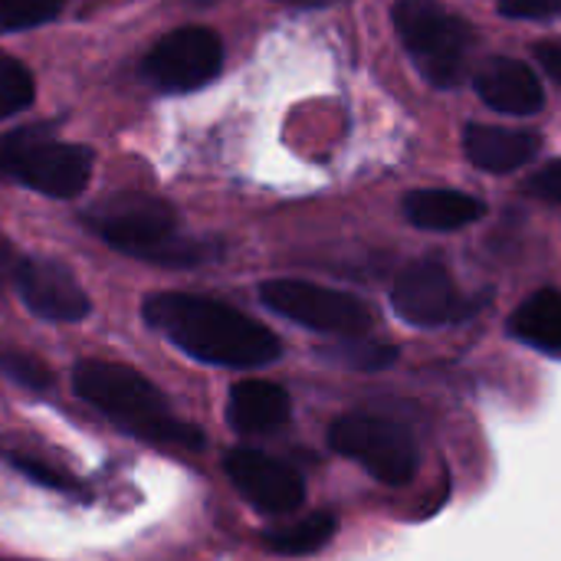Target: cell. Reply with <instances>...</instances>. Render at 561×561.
<instances>
[{"label": "cell", "instance_id": "2e32d148", "mask_svg": "<svg viewBox=\"0 0 561 561\" xmlns=\"http://www.w3.org/2000/svg\"><path fill=\"white\" fill-rule=\"evenodd\" d=\"M510 335L546 355H561V293L539 289L533 293L510 319Z\"/></svg>", "mask_w": 561, "mask_h": 561}, {"label": "cell", "instance_id": "3957f363", "mask_svg": "<svg viewBox=\"0 0 561 561\" xmlns=\"http://www.w3.org/2000/svg\"><path fill=\"white\" fill-rule=\"evenodd\" d=\"M76 394L108 417L118 431L168 447H204L194 424L171 414L168 398L135 368L115 362H79L72 371Z\"/></svg>", "mask_w": 561, "mask_h": 561}, {"label": "cell", "instance_id": "5bb4252c", "mask_svg": "<svg viewBox=\"0 0 561 561\" xmlns=\"http://www.w3.org/2000/svg\"><path fill=\"white\" fill-rule=\"evenodd\" d=\"M293 417L289 394L273 381H240L227 398V424L237 434H273Z\"/></svg>", "mask_w": 561, "mask_h": 561}, {"label": "cell", "instance_id": "e0dca14e", "mask_svg": "<svg viewBox=\"0 0 561 561\" xmlns=\"http://www.w3.org/2000/svg\"><path fill=\"white\" fill-rule=\"evenodd\" d=\"M335 529H339V523L329 513H312L283 529H270L263 539H266L270 552L286 556V559H302V556H316L319 549H325L332 542Z\"/></svg>", "mask_w": 561, "mask_h": 561}, {"label": "cell", "instance_id": "44dd1931", "mask_svg": "<svg viewBox=\"0 0 561 561\" xmlns=\"http://www.w3.org/2000/svg\"><path fill=\"white\" fill-rule=\"evenodd\" d=\"M66 0H0V33L33 30L53 20Z\"/></svg>", "mask_w": 561, "mask_h": 561}, {"label": "cell", "instance_id": "8fae6325", "mask_svg": "<svg viewBox=\"0 0 561 561\" xmlns=\"http://www.w3.org/2000/svg\"><path fill=\"white\" fill-rule=\"evenodd\" d=\"M13 286L23 306L46 322H82L89 316V296L76 276L46 256H26L13 270Z\"/></svg>", "mask_w": 561, "mask_h": 561}, {"label": "cell", "instance_id": "9a60e30c", "mask_svg": "<svg viewBox=\"0 0 561 561\" xmlns=\"http://www.w3.org/2000/svg\"><path fill=\"white\" fill-rule=\"evenodd\" d=\"M486 214V204L473 194L450 191V187H434V191H411L404 197V217L421 227V230H460L477 224Z\"/></svg>", "mask_w": 561, "mask_h": 561}, {"label": "cell", "instance_id": "277c9868", "mask_svg": "<svg viewBox=\"0 0 561 561\" xmlns=\"http://www.w3.org/2000/svg\"><path fill=\"white\" fill-rule=\"evenodd\" d=\"M394 30L431 85H454L467 72L477 46L473 26L437 0H398L391 10Z\"/></svg>", "mask_w": 561, "mask_h": 561}, {"label": "cell", "instance_id": "52a82bcc", "mask_svg": "<svg viewBox=\"0 0 561 561\" xmlns=\"http://www.w3.org/2000/svg\"><path fill=\"white\" fill-rule=\"evenodd\" d=\"M260 299L276 316L325 335L355 339L365 335L375 322L371 309L358 296L302 279H270L260 286Z\"/></svg>", "mask_w": 561, "mask_h": 561}, {"label": "cell", "instance_id": "8992f818", "mask_svg": "<svg viewBox=\"0 0 561 561\" xmlns=\"http://www.w3.org/2000/svg\"><path fill=\"white\" fill-rule=\"evenodd\" d=\"M329 444L385 486H408L417 477L421 454L414 434L398 421L378 414H345L329 427Z\"/></svg>", "mask_w": 561, "mask_h": 561}, {"label": "cell", "instance_id": "4fadbf2b", "mask_svg": "<svg viewBox=\"0 0 561 561\" xmlns=\"http://www.w3.org/2000/svg\"><path fill=\"white\" fill-rule=\"evenodd\" d=\"M542 141L533 131L500 128V125H480L470 122L463 131V151L467 158L490 174H510L523 164H529L539 154Z\"/></svg>", "mask_w": 561, "mask_h": 561}, {"label": "cell", "instance_id": "603a6c76", "mask_svg": "<svg viewBox=\"0 0 561 561\" xmlns=\"http://www.w3.org/2000/svg\"><path fill=\"white\" fill-rule=\"evenodd\" d=\"M529 194L546 197V201H552V204H561V158L559 161H549L546 168H539V171L529 178Z\"/></svg>", "mask_w": 561, "mask_h": 561}, {"label": "cell", "instance_id": "d6986e66", "mask_svg": "<svg viewBox=\"0 0 561 561\" xmlns=\"http://www.w3.org/2000/svg\"><path fill=\"white\" fill-rule=\"evenodd\" d=\"M33 95H36V85H33L30 69L20 59L0 53V118L23 112L33 102Z\"/></svg>", "mask_w": 561, "mask_h": 561}, {"label": "cell", "instance_id": "d4e9b609", "mask_svg": "<svg viewBox=\"0 0 561 561\" xmlns=\"http://www.w3.org/2000/svg\"><path fill=\"white\" fill-rule=\"evenodd\" d=\"M536 56H539L542 69H546L552 79H559L561 82V43H539V46H536Z\"/></svg>", "mask_w": 561, "mask_h": 561}, {"label": "cell", "instance_id": "ba28073f", "mask_svg": "<svg viewBox=\"0 0 561 561\" xmlns=\"http://www.w3.org/2000/svg\"><path fill=\"white\" fill-rule=\"evenodd\" d=\"M224 43L207 26H178L161 36L141 62L145 79L161 92H194L217 79Z\"/></svg>", "mask_w": 561, "mask_h": 561}, {"label": "cell", "instance_id": "7a4b0ae2", "mask_svg": "<svg viewBox=\"0 0 561 561\" xmlns=\"http://www.w3.org/2000/svg\"><path fill=\"white\" fill-rule=\"evenodd\" d=\"M82 224L112 250L158 263V266H201L217 256V247L181 233L178 214L164 197L145 191H122L85 210Z\"/></svg>", "mask_w": 561, "mask_h": 561}, {"label": "cell", "instance_id": "9c48e42d", "mask_svg": "<svg viewBox=\"0 0 561 561\" xmlns=\"http://www.w3.org/2000/svg\"><path fill=\"white\" fill-rule=\"evenodd\" d=\"M391 306L408 325H417V329H437L447 322H460L477 309V302H467L460 296L454 276L437 260H421V263H411L408 270H401V276L391 289Z\"/></svg>", "mask_w": 561, "mask_h": 561}, {"label": "cell", "instance_id": "ffe728a7", "mask_svg": "<svg viewBox=\"0 0 561 561\" xmlns=\"http://www.w3.org/2000/svg\"><path fill=\"white\" fill-rule=\"evenodd\" d=\"M0 371H3L13 385H20V388H26V391H46V388L53 385L49 368H46L36 355L20 352V348L0 345Z\"/></svg>", "mask_w": 561, "mask_h": 561}, {"label": "cell", "instance_id": "484cf974", "mask_svg": "<svg viewBox=\"0 0 561 561\" xmlns=\"http://www.w3.org/2000/svg\"><path fill=\"white\" fill-rule=\"evenodd\" d=\"M16 263H20V256H16V250H13V243L0 233V283H3V279H13Z\"/></svg>", "mask_w": 561, "mask_h": 561}, {"label": "cell", "instance_id": "30bf717a", "mask_svg": "<svg viewBox=\"0 0 561 561\" xmlns=\"http://www.w3.org/2000/svg\"><path fill=\"white\" fill-rule=\"evenodd\" d=\"M224 470H227L230 483L237 486V493L256 513L286 516V513H296L306 500L302 477L289 463H283L263 450H250V447L227 450Z\"/></svg>", "mask_w": 561, "mask_h": 561}, {"label": "cell", "instance_id": "5b68a950", "mask_svg": "<svg viewBox=\"0 0 561 561\" xmlns=\"http://www.w3.org/2000/svg\"><path fill=\"white\" fill-rule=\"evenodd\" d=\"M0 178H13L46 197H76L92 178V151L43 128H16L0 135Z\"/></svg>", "mask_w": 561, "mask_h": 561}, {"label": "cell", "instance_id": "6da1fadb", "mask_svg": "<svg viewBox=\"0 0 561 561\" xmlns=\"http://www.w3.org/2000/svg\"><path fill=\"white\" fill-rule=\"evenodd\" d=\"M145 322L184 355L217 368H263L283 355V342L240 309L194 296L154 293L145 299Z\"/></svg>", "mask_w": 561, "mask_h": 561}, {"label": "cell", "instance_id": "cb8c5ba5", "mask_svg": "<svg viewBox=\"0 0 561 561\" xmlns=\"http://www.w3.org/2000/svg\"><path fill=\"white\" fill-rule=\"evenodd\" d=\"M10 460H13V467H16L20 473H26L30 480L43 483V486H49V490H69V486H72L69 477H62V473H56L53 467H43V463H36V460H30V457L13 454Z\"/></svg>", "mask_w": 561, "mask_h": 561}, {"label": "cell", "instance_id": "7402d4cb", "mask_svg": "<svg viewBox=\"0 0 561 561\" xmlns=\"http://www.w3.org/2000/svg\"><path fill=\"white\" fill-rule=\"evenodd\" d=\"M500 13L516 20H549L561 13V0H503Z\"/></svg>", "mask_w": 561, "mask_h": 561}, {"label": "cell", "instance_id": "4316f807", "mask_svg": "<svg viewBox=\"0 0 561 561\" xmlns=\"http://www.w3.org/2000/svg\"><path fill=\"white\" fill-rule=\"evenodd\" d=\"M201 3H210V0H201Z\"/></svg>", "mask_w": 561, "mask_h": 561}, {"label": "cell", "instance_id": "7c38bea8", "mask_svg": "<svg viewBox=\"0 0 561 561\" xmlns=\"http://www.w3.org/2000/svg\"><path fill=\"white\" fill-rule=\"evenodd\" d=\"M473 89L490 108L506 115H536L546 102L539 76L513 56H490L486 62H480Z\"/></svg>", "mask_w": 561, "mask_h": 561}, {"label": "cell", "instance_id": "ac0fdd59", "mask_svg": "<svg viewBox=\"0 0 561 561\" xmlns=\"http://www.w3.org/2000/svg\"><path fill=\"white\" fill-rule=\"evenodd\" d=\"M325 358L345 365V368H358V371H381L388 368L394 358H398V348L394 345H381V342H362L358 335L348 339V342H339L332 348L322 352Z\"/></svg>", "mask_w": 561, "mask_h": 561}]
</instances>
